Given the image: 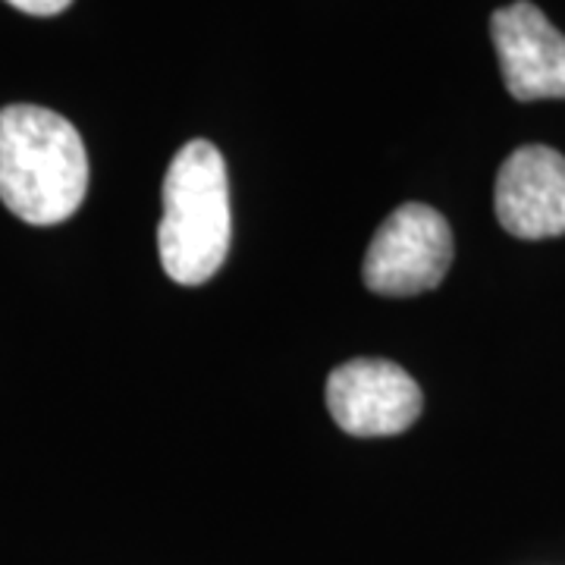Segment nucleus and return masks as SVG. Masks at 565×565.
Listing matches in <instances>:
<instances>
[{"mask_svg":"<svg viewBox=\"0 0 565 565\" xmlns=\"http://www.w3.org/2000/svg\"><path fill=\"white\" fill-rule=\"evenodd\" d=\"M422 386L396 362L352 359L327 381V408L352 437H396L422 415Z\"/></svg>","mask_w":565,"mask_h":565,"instance_id":"20e7f679","label":"nucleus"},{"mask_svg":"<svg viewBox=\"0 0 565 565\" xmlns=\"http://www.w3.org/2000/svg\"><path fill=\"white\" fill-rule=\"evenodd\" d=\"M161 199V267L180 286H202L221 270L233 239L230 177L221 151L204 139L182 145L163 177Z\"/></svg>","mask_w":565,"mask_h":565,"instance_id":"f03ea898","label":"nucleus"},{"mask_svg":"<svg viewBox=\"0 0 565 565\" xmlns=\"http://www.w3.org/2000/svg\"><path fill=\"white\" fill-rule=\"evenodd\" d=\"M497 221L519 239H553L565 233V158L546 145L512 151L497 173Z\"/></svg>","mask_w":565,"mask_h":565,"instance_id":"423d86ee","label":"nucleus"},{"mask_svg":"<svg viewBox=\"0 0 565 565\" xmlns=\"http://www.w3.org/2000/svg\"><path fill=\"white\" fill-rule=\"evenodd\" d=\"M490 39L515 102L565 98V35L534 3L500 7L490 17Z\"/></svg>","mask_w":565,"mask_h":565,"instance_id":"39448f33","label":"nucleus"},{"mask_svg":"<svg viewBox=\"0 0 565 565\" xmlns=\"http://www.w3.org/2000/svg\"><path fill=\"white\" fill-rule=\"evenodd\" d=\"M452 264V230L430 204H399L374 233L362 264L377 296H418L440 286Z\"/></svg>","mask_w":565,"mask_h":565,"instance_id":"7ed1b4c3","label":"nucleus"},{"mask_svg":"<svg viewBox=\"0 0 565 565\" xmlns=\"http://www.w3.org/2000/svg\"><path fill=\"white\" fill-rule=\"evenodd\" d=\"M7 3L22 13H32V17H57L73 0H7Z\"/></svg>","mask_w":565,"mask_h":565,"instance_id":"0eeeda50","label":"nucleus"},{"mask_svg":"<svg viewBox=\"0 0 565 565\" xmlns=\"http://www.w3.org/2000/svg\"><path fill=\"white\" fill-rule=\"evenodd\" d=\"M88 154L76 126L39 104L0 110V202L32 226H54L79 211Z\"/></svg>","mask_w":565,"mask_h":565,"instance_id":"f257e3e1","label":"nucleus"}]
</instances>
